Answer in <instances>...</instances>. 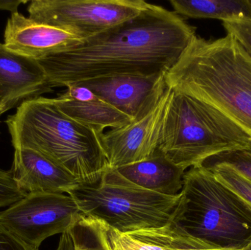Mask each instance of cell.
Returning <instances> with one entry per match:
<instances>
[{"mask_svg":"<svg viewBox=\"0 0 251 250\" xmlns=\"http://www.w3.org/2000/svg\"><path fill=\"white\" fill-rule=\"evenodd\" d=\"M26 195L18 188L11 171L0 169V208L13 205Z\"/></svg>","mask_w":251,"mask_h":250,"instance_id":"obj_21","label":"cell"},{"mask_svg":"<svg viewBox=\"0 0 251 250\" xmlns=\"http://www.w3.org/2000/svg\"><path fill=\"white\" fill-rule=\"evenodd\" d=\"M217 164L230 166L251 181V150L222 153L207 159L199 166L206 168Z\"/></svg>","mask_w":251,"mask_h":250,"instance_id":"obj_20","label":"cell"},{"mask_svg":"<svg viewBox=\"0 0 251 250\" xmlns=\"http://www.w3.org/2000/svg\"><path fill=\"white\" fill-rule=\"evenodd\" d=\"M11 173L18 188L26 194H68L80 183L69 172L30 148H15Z\"/></svg>","mask_w":251,"mask_h":250,"instance_id":"obj_13","label":"cell"},{"mask_svg":"<svg viewBox=\"0 0 251 250\" xmlns=\"http://www.w3.org/2000/svg\"><path fill=\"white\" fill-rule=\"evenodd\" d=\"M5 123L14 149L38 151L80 183L97 182L109 167L102 133L66 115L53 98L41 96L25 101Z\"/></svg>","mask_w":251,"mask_h":250,"instance_id":"obj_3","label":"cell"},{"mask_svg":"<svg viewBox=\"0 0 251 250\" xmlns=\"http://www.w3.org/2000/svg\"><path fill=\"white\" fill-rule=\"evenodd\" d=\"M241 250H251V242L247 245V246L246 247V248H243V249Z\"/></svg>","mask_w":251,"mask_h":250,"instance_id":"obj_27","label":"cell"},{"mask_svg":"<svg viewBox=\"0 0 251 250\" xmlns=\"http://www.w3.org/2000/svg\"><path fill=\"white\" fill-rule=\"evenodd\" d=\"M68 195L82 215L121 233L168 226L180 198V194L168 196L140 187L111 167L97 182L79 183Z\"/></svg>","mask_w":251,"mask_h":250,"instance_id":"obj_6","label":"cell"},{"mask_svg":"<svg viewBox=\"0 0 251 250\" xmlns=\"http://www.w3.org/2000/svg\"><path fill=\"white\" fill-rule=\"evenodd\" d=\"M51 92L38 60L10 51L0 43V107L3 113Z\"/></svg>","mask_w":251,"mask_h":250,"instance_id":"obj_10","label":"cell"},{"mask_svg":"<svg viewBox=\"0 0 251 250\" xmlns=\"http://www.w3.org/2000/svg\"><path fill=\"white\" fill-rule=\"evenodd\" d=\"M206 169L210 170L218 182L234 192L251 208L250 179L226 164H217Z\"/></svg>","mask_w":251,"mask_h":250,"instance_id":"obj_19","label":"cell"},{"mask_svg":"<svg viewBox=\"0 0 251 250\" xmlns=\"http://www.w3.org/2000/svg\"><path fill=\"white\" fill-rule=\"evenodd\" d=\"M3 114H4V113H3L2 110H1V107H0V117H1Z\"/></svg>","mask_w":251,"mask_h":250,"instance_id":"obj_28","label":"cell"},{"mask_svg":"<svg viewBox=\"0 0 251 250\" xmlns=\"http://www.w3.org/2000/svg\"><path fill=\"white\" fill-rule=\"evenodd\" d=\"M170 225L222 250H241L251 242V208L217 180L210 170L185 172Z\"/></svg>","mask_w":251,"mask_h":250,"instance_id":"obj_4","label":"cell"},{"mask_svg":"<svg viewBox=\"0 0 251 250\" xmlns=\"http://www.w3.org/2000/svg\"><path fill=\"white\" fill-rule=\"evenodd\" d=\"M158 149L186 170L222 153L251 150V137L215 107L174 91Z\"/></svg>","mask_w":251,"mask_h":250,"instance_id":"obj_5","label":"cell"},{"mask_svg":"<svg viewBox=\"0 0 251 250\" xmlns=\"http://www.w3.org/2000/svg\"><path fill=\"white\" fill-rule=\"evenodd\" d=\"M70 231L76 250H110L107 226L100 220L82 215Z\"/></svg>","mask_w":251,"mask_h":250,"instance_id":"obj_18","label":"cell"},{"mask_svg":"<svg viewBox=\"0 0 251 250\" xmlns=\"http://www.w3.org/2000/svg\"><path fill=\"white\" fill-rule=\"evenodd\" d=\"M0 250H38L21 240L0 223Z\"/></svg>","mask_w":251,"mask_h":250,"instance_id":"obj_23","label":"cell"},{"mask_svg":"<svg viewBox=\"0 0 251 250\" xmlns=\"http://www.w3.org/2000/svg\"><path fill=\"white\" fill-rule=\"evenodd\" d=\"M165 76L125 75L100 78L80 85L134 119L154 99L165 83Z\"/></svg>","mask_w":251,"mask_h":250,"instance_id":"obj_12","label":"cell"},{"mask_svg":"<svg viewBox=\"0 0 251 250\" xmlns=\"http://www.w3.org/2000/svg\"><path fill=\"white\" fill-rule=\"evenodd\" d=\"M196 35L181 16L149 4L132 19L38 61L51 88L125 75L163 76Z\"/></svg>","mask_w":251,"mask_h":250,"instance_id":"obj_1","label":"cell"},{"mask_svg":"<svg viewBox=\"0 0 251 250\" xmlns=\"http://www.w3.org/2000/svg\"><path fill=\"white\" fill-rule=\"evenodd\" d=\"M81 41L75 34L37 23L18 12L7 20L3 44L10 51L38 60Z\"/></svg>","mask_w":251,"mask_h":250,"instance_id":"obj_11","label":"cell"},{"mask_svg":"<svg viewBox=\"0 0 251 250\" xmlns=\"http://www.w3.org/2000/svg\"><path fill=\"white\" fill-rule=\"evenodd\" d=\"M82 213L68 194L29 193L0 212V223L26 245L39 249L47 238L69 230Z\"/></svg>","mask_w":251,"mask_h":250,"instance_id":"obj_8","label":"cell"},{"mask_svg":"<svg viewBox=\"0 0 251 250\" xmlns=\"http://www.w3.org/2000/svg\"><path fill=\"white\" fill-rule=\"evenodd\" d=\"M134 184L168 196L181 193L185 170L174 164L159 149L149 158L116 168Z\"/></svg>","mask_w":251,"mask_h":250,"instance_id":"obj_14","label":"cell"},{"mask_svg":"<svg viewBox=\"0 0 251 250\" xmlns=\"http://www.w3.org/2000/svg\"><path fill=\"white\" fill-rule=\"evenodd\" d=\"M27 2V0H0V10H8L11 14L18 13L19 5Z\"/></svg>","mask_w":251,"mask_h":250,"instance_id":"obj_26","label":"cell"},{"mask_svg":"<svg viewBox=\"0 0 251 250\" xmlns=\"http://www.w3.org/2000/svg\"><path fill=\"white\" fill-rule=\"evenodd\" d=\"M56 105L66 115L100 133L104 129L122 127L133 120L106 101L96 97L88 101H79L60 95L53 98Z\"/></svg>","mask_w":251,"mask_h":250,"instance_id":"obj_15","label":"cell"},{"mask_svg":"<svg viewBox=\"0 0 251 250\" xmlns=\"http://www.w3.org/2000/svg\"><path fill=\"white\" fill-rule=\"evenodd\" d=\"M227 35H231L251 57V19L223 22Z\"/></svg>","mask_w":251,"mask_h":250,"instance_id":"obj_22","label":"cell"},{"mask_svg":"<svg viewBox=\"0 0 251 250\" xmlns=\"http://www.w3.org/2000/svg\"><path fill=\"white\" fill-rule=\"evenodd\" d=\"M174 90L162 85L154 99L130 123L101 135L109 167L119 168L149 158L160 142L167 109Z\"/></svg>","mask_w":251,"mask_h":250,"instance_id":"obj_9","label":"cell"},{"mask_svg":"<svg viewBox=\"0 0 251 250\" xmlns=\"http://www.w3.org/2000/svg\"><path fill=\"white\" fill-rule=\"evenodd\" d=\"M63 95L79 101H91L97 97L92 91L80 85L68 87L66 92Z\"/></svg>","mask_w":251,"mask_h":250,"instance_id":"obj_24","label":"cell"},{"mask_svg":"<svg viewBox=\"0 0 251 250\" xmlns=\"http://www.w3.org/2000/svg\"><path fill=\"white\" fill-rule=\"evenodd\" d=\"M57 250H76L70 229L62 233Z\"/></svg>","mask_w":251,"mask_h":250,"instance_id":"obj_25","label":"cell"},{"mask_svg":"<svg viewBox=\"0 0 251 250\" xmlns=\"http://www.w3.org/2000/svg\"><path fill=\"white\" fill-rule=\"evenodd\" d=\"M107 227L110 250H181L183 234L170 224L127 233Z\"/></svg>","mask_w":251,"mask_h":250,"instance_id":"obj_16","label":"cell"},{"mask_svg":"<svg viewBox=\"0 0 251 250\" xmlns=\"http://www.w3.org/2000/svg\"><path fill=\"white\" fill-rule=\"evenodd\" d=\"M170 3L174 13L192 19H251V0H171Z\"/></svg>","mask_w":251,"mask_h":250,"instance_id":"obj_17","label":"cell"},{"mask_svg":"<svg viewBox=\"0 0 251 250\" xmlns=\"http://www.w3.org/2000/svg\"><path fill=\"white\" fill-rule=\"evenodd\" d=\"M165 80L175 92L215 107L251 137V57L231 35H195Z\"/></svg>","mask_w":251,"mask_h":250,"instance_id":"obj_2","label":"cell"},{"mask_svg":"<svg viewBox=\"0 0 251 250\" xmlns=\"http://www.w3.org/2000/svg\"><path fill=\"white\" fill-rule=\"evenodd\" d=\"M143 0H33L29 18L85 39L140 14Z\"/></svg>","mask_w":251,"mask_h":250,"instance_id":"obj_7","label":"cell"}]
</instances>
